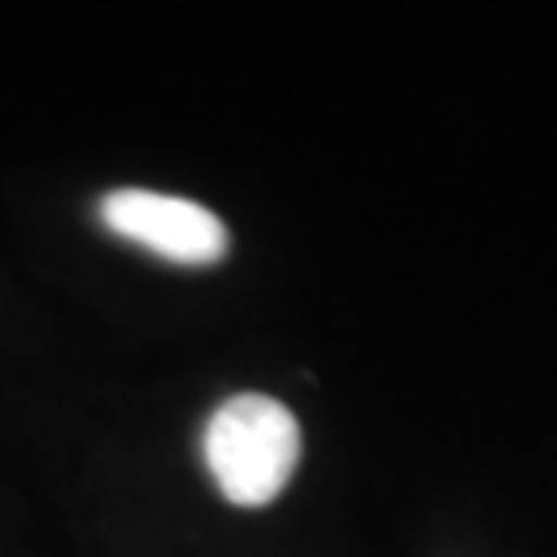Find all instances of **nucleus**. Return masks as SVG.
<instances>
[{"mask_svg":"<svg viewBox=\"0 0 557 557\" xmlns=\"http://www.w3.org/2000/svg\"><path fill=\"white\" fill-rule=\"evenodd\" d=\"M202 455L227 504L264 508L289 487L301 458L298 418L273 397L239 393L207 421Z\"/></svg>","mask_w":557,"mask_h":557,"instance_id":"nucleus-1","label":"nucleus"},{"mask_svg":"<svg viewBox=\"0 0 557 557\" xmlns=\"http://www.w3.org/2000/svg\"><path fill=\"white\" fill-rule=\"evenodd\" d=\"M100 220L116 236L133 239L137 248L174 260V264H220L232 244L223 220L215 211H207L202 202L137 190V186L103 195Z\"/></svg>","mask_w":557,"mask_h":557,"instance_id":"nucleus-2","label":"nucleus"}]
</instances>
